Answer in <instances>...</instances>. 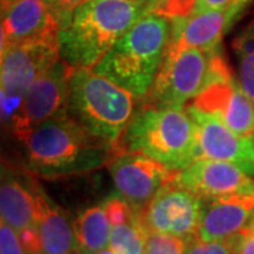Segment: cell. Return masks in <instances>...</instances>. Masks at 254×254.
Masks as SVG:
<instances>
[{
	"instance_id": "1",
	"label": "cell",
	"mask_w": 254,
	"mask_h": 254,
	"mask_svg": "<svg viewBox=\"0 0 254 254\" xmlns=\"http://www.w3.org/2000/svg\"><path fill=\"white\" fill-rule=\"evenodd\" d=\"M145 0H88L60 30L61 60L72 69L93 68L144 14Z\"/></svg>"
},
{
	"instance_id": "2",
	"label": "cell",
	"mask_w": 254,
	"mask_h": 254,
	"mask_svg": "<svg viewBox=\"0 0 254 254\" xmlns=\"http://www.w3.org/2000/svg\"><path fill=\"white\" fill-rule=\"evenodd\" d=\"M21 143L28 170L43 177L89 173L109 164L118 153L89 134L69 115L38 125Z\"/></svg>"
},
{
	"instance_id": "3",
	"label": "cell",
	"mask_w": 254,
	"mask_h": 254,
	"mask_svg": "<svg viewBox=\"0 0 254 254\" xmlns=\"http://www.w3.org/2000/svg\"><path fill=\"white\" fill-rule=\"evenodd\" d=\"M171 30L170 18L150 11L128 28L92 69L136 98H144L161 69Z\"/></svg>"
},
{
	"instance_id": "4",
	"label": "cell",
	"mask_w": 254,
	"mask_h": 254,
	"mask_svg": "<svg viewBox=\"0 0 254 254\" xmlns=\"http://www.w3.org/2000/svg\"><path fill=\"white\" fill-rule=\"evenodd\" d=\"M119 148L147 155L178 173L196 160V128L188 112L148 103L134 112Z\"/></svg>"
},
{
	"instance_id": "5",
	"label": "cell",
	"mask_w": 254,
	"mask_h": 254,
	"mask_svg": "<svg viewBox=\"0 0 254 254\" xmlns=\"http://www.w3.org/2000/svg\"><path fill=\"white\" fill-rule=\"evenodd\" d=\"M134 95L92 68L71 72L69 116L89 134L113 148L134 115Z\"/></svg>"
},
{
	"instance_id": "6",
	"label": "cell",
	"mask_w": 254,
	"mask_h": 254,
	"mask_svg": "<svg viewBox=\"0 0 254 254\" xmlns=\"http://www.w3.org/2000/svg\"><path fill=\"white\" fill-rule=\"evenodd\" d=\"M223 60L219 48L167 51L161 69L148 93L150 105L182 109L208 86Z\"/></svg>"
},
{
	"instance_id": "7",
	"label": "cell",
	"mask_w": 254,
	"mask_h": 254,
	"mask_svg": "<svg viewBox=\"0 0 254 254\" xmlns=\"http://www.w3.org/2000/svg\"><path fill=\"white\" fill-rule=\"evenodd\" d=\"M58 60H61L58 38L24 43L1 51L3 118L11 119L28 88Z\"/></svg>"
},
{
	"instance_id": "8",
	"label": "cell",
	"mask_w": 254,
	"mask_h": 254,
	"mask_svg": "<svg viewBox=\"0 0 254 254\" xmlns=\"http://www.w3.org/2000/svg\"><path fill=\"white\" fill-rule=\"evenodd\" d=\"M71 72L72 68L63 60H58L28 88L10 119L13 131L20 141L38 125L50 119L69 115Z\"/></svg>"
},
{
	"instance_id": "9",
	"label": "cell",
	"mask_w": 254,
	"mask_h": 254,
	"mask_svg": "<svg viewBox=\"0 0 254 254\" xmlns=\"http://www.w3.org/2000/svg\"><path fill=\"white\" fill-rule=\"evenodd\" d=\"M203 199L175 181L167 184L140 213L148 232L181 237L198 235Z\"/></svg>"
},
{
	"instance_id": "10",
	"label": "cell",
	"mask_w": 254,
	"mask_h": 254,
	"mask_svg": "<svg viewBox=\"0 0 254 254\" xmlns=\"http://www.w3.org/2000/svg\"><path fill=\"white\" fill-rule=\"evenodd\" d=\"M110 175L120 196L141 213L177 173L140 153H123L109 163Z\"/></svg>"
},
{
	"instance_id": "11",
	"label": "cell",
	"mask_w": 254,
	"mask_h": 254,
	"mask_svg": "<svg viewBox=\"0 0 254 254\" xmlns=\"http://www.w3.org/2000/svg\"><path fill=\"white\" fill-rule=\"evenodd\" d=\"M187 112L196 128V160L226 161L254 177L253 136L237 134L215 115L193 105H190Z\"/></svg>"
},
{
	"instance_id": "12",
	"label": "cell",
	"mask_w": 254,
	"mask_h": 254,
	"mask_svg": "<svg viewBox=\"0 0 254 254\" xmlns=\"http://www.w3.org/2000/svg\"><path fill=\"white\" fill-rule=\"evenodd\" d=\"M190 105L215 115L240 136H254V103L235 81L226 63Z\"/></svg>"
},
{
	"instance_id": "13",
	"label": "cell",
	"mask_w": 254,
	"mask_h": 254,
	"mask_svg": "<svg viewBox=\"0 0 254 254\" xmlns=\"http://www.w3.org/2000/svg\"><path fill=\"white\" fill-rule=\"evenodd\" d=\"M174 181L203 200L254 193V177L235 164L208 158L195 160Z\"/></svg>"
},
{
	"instance_id": "14",
	"label": "cell",
	"mask_w": 254,
	"mask_h": 254,
	"mask_svg": "<svg viewBox=\"0 0 254 254\" xmlns=\"http://www.w3.org/2000/svg\"><path fill=\"white\" fill-rule=\"evenodd\" d=\"M60 27L44 0H1V51L58 38Z\"/></svg>"
},
{
	"instance_id": "15",
	"label": "cell",
	"mask_w": 254,
	"mask_h": 254,
	"mask_svg": "<svg viewBox=\"0 0 254 254\" xmlns=\"http://www.w3.org/2000/svg\"><path fill=\"white\" fill-rule=\"evenodd\" d=\"M242 11V7L232 4L227 9L208 10L190 14V17L171 20L173 30L167 51L184 48L216 50L220 46V40Z\"/></svg>"
},
{
	"instance_id": "16",
	"label": "cell",
	"mask_w": 254,
	"mask_h": 254,
	"mask_svg": "<svg viewBox=\"0 0 254 254\" xmlns=\"http://www.w3.org/2000/svg\"><path fill=\"white\" fill-rule=\"evenodd\" d=\"M203 203L198 237L202 240H229L250 226L254 215V193L236 195Z\"/></svg>"
},
{
	"instance_id": "17",
	"label": "cell",
	"mask_w": 254,
	"mask_h": 254,
	"mask_svg": "<svg viewBox=\"0 0 254 254\" xmlns=\"http://www.w3.org/2000/svg\"><path fill=\"white\" fill-rule=\"evenodd\" d=\"M34 196L37 205L36 229L43 254H72L76 249L73 225L37 184H34Z\"/></svg>"
},
{
	"instance_id": "18",
	"label": "cell",
	"mask_w": 254,
	"mask_h": 254,
	"mask_svg": "<svg viewBox=\"0 0 254 254\" xmlns=\"http://www.w3.org/2000/svg\"><path fill=\"white\" fill-rule=\"evenodd\" d=\"M0 213L1 222L17 233L36 227L37 205L34 182L21 181L16 175L3 173L0 187Z\"/></svg>"
},
{
	"instance_id": "19",
	"label": "cell",
	"mask_w": 254,
	"mask_h": 254,
	"mask_svg": "<svg viewBox=\"0 0 254 254\" xmlns=\"http://www.w3.org/2000/svg\"><path fill=\"white\" fill-rule=\"evenodd\" d=\"M76 249L79 254H98L109 247L112 223L105 205L86 209L73 222Z\"/></svg>"
},
{
	"instance_id": "20",
	"label": "cell",
	"mask_w": 254,
	"mask_h": 254,
	"mask_svg": "<svg viewBox=\"0 0 254 254\" xmlns=\"http://www.w3.org/2000/svg\"><path fill=\"white\" fill-rule=\"evenodd\" d=\"M239 83L254 103V20L235 38Z\"/></svg>"
},
{
	"instance_id": "21",
	"label": "cell",
	"mask_w": 254,
	"mask_h": 254,
	"mask_svg": "<svg viewBox=\"0 0 254 254\" xmlns=\"http://www.w3.org/2000/svg\"><path fill=\"white\" fill-rule=\"evenodd\" d=\"M148 230L140 215L133 220L112 226L109 247L116 254H145Z\"/></svg>"
},
{
	"instance_id": "22",
	"label": "cell",
	"mask_w": 254,
	"mask_h": 254,
	"mask_svg": "<svg viewBox=\"0 0 254 254\" xmlns=\"http://www.w3.org/2000/svg\"><path fill=\"white\" fill-rule=\"evenodd\" d=\"M185 254H236L235 239L202 240L196 235L185 240Z\"/></svg>"
},
{
	"instance_id": "23",
	"label": "cell",
	"mask_w": 254,
	"mask_h": 254,
	"mask_svg": "<svg viewBox=\"0 0 254 254\" xmlns=\"http://www.w3.org/2000/svg\"><path fill=\"white\" fill-rule=\"evenodd\" d=\"M145 254H185V240L181 237L148 232Z\"/></svg>"
},
{
	"instance_id": "24",
	"label": "cell",
	"mask_w": 254,
	"mask_h": 254,
	"mask_svg": "<svg viewBox=\"0 0 254 254\" xmlns=\"http://www.w3.org/2000/svg\"><path fill=\"white\" fill-rule=\"evenodd\" d=\"M196 1L198 0H160L153 11L170 20L190 17L195 10Z\"/></svg>"
},
{
	"instance_id": "25",
	"label": "cell",
	"mask_w": 254,
	"mask_h": 254,
	"mask_svg": "<svg viewBox=\"0 0 254 254\" xmlns=\"http://www.w3.org/2000/svg\"><path fill=\"white\" fill-rule=\"evenodd\" d=\"M44 1L61 30L65 26H68L73 13L88 0H44Z\"/></svg>"
},
{
	"instance_id": "26",
	"label": "cell",
	"mask_w": 254,
	"mask_h": 254,
	"mask_svg": "<svg viewBox=\"0 0 254 254\" xmlns=\"http://www.w3.org/2000/svg\"><path fill=\"white\" fill-rule=\"evenodd\" d=\"M0 254H26L18 233L4 222L0 225Z\"/></svg>"
},
{
	"instance_id": "27",
	"label": "cell",
	"mask_w": 254,
	"mask_h": 254,
	"mask_svg": "<svg viewBox=\"0 0 254 254\" xmlns=\"http://www.w3.org/2000/svg\"><path fill=\"white\" fill-rule=\"evenodd\" d=\"M235 239L236 254H254V230L250 227L245 229Z\"/></svg>"
},
{
	"instance_id": "28",
	"label": "cell",
	"mask_w": 254,
	"mask_h": 254,
	"mask_svg": "<svg viewBox=\"0 0 254 254\" xmlns=\"http://www.w3.org/2000/svg\"><path fill=\"white\" fill-rule=\"evenodd\" d=\"M233 3H236V0H198L196 6L192 14L195 13H202V11H208V10H222L230 7Z\"/></svg>"
},
{
	"instance_id": "29",
	"label": "cell",
	"mask_w": 254,
	"mask_h": 254,
	"mask_svg": "<svg viewBox=\"0 0 254 254\" xmlns=\"http://www.w3.org/2000/svg\"><path fill=\"white\" fill-rule=\"evenodd\" d=\"M250 1H252V0H236V3H233V4H236V6H239V7L245 9L246 6H247Z\"/></svg>"
},
{
	"instance_id": "30",
	"label": "cell",
	"mask_w": 254,
	"mask_h": 254,
	"mask_svg": "<svg viewBox=\"0 0 254 254\" xmlns=\"http://www.w3.org/2000/svg\"><path fill=\"white\" fill-rule=\"evenodd\" d=\"M160 3V0H148V4H150V11H153L154 7Z\"/></svg>"
},
{
	"instance_id": "31",
	"label": "cell",
	"mask_w": 254,
	"mask_h": 254,
	"mask_svg": "<svg viewBox=\"0 0 254 254\" xmlns=\"http://www.w3.org/2000/svg\"><path fill=\"white\" fill-rule=\"evenodd\" d=\"M250 229H252V230H254V215H253V219H252V222H250Z\"/></svg>"
},
{
	"instance_id": "32",
	"label": "cell",
	"mask_w": 254,
	"mask_h": 254,
	"mask_svg": "<svg viewBox=\"0 0 254 254\" xmlns=\"http://www.w3.org/2000/svg\"><path fill=\"white\" fill-rule=\"evenodd\" d=\"M145 1H147V3H148V0H145Z\"/></svg>"
},
{
	"instance_id": "33",
	"label": "cell",
	"mask_w": 254,
	"mask_h": 254,
	"mask_svg": "<svg viewBox=\"0 0 254 254\" xmlns=\"http://www.w3.org/2000/svg\"><path fill=\"white\" fill-rule=\"evenodd\" d=\"M253 138H254V136H253Z\"/></svg>"
}]
</instances>
